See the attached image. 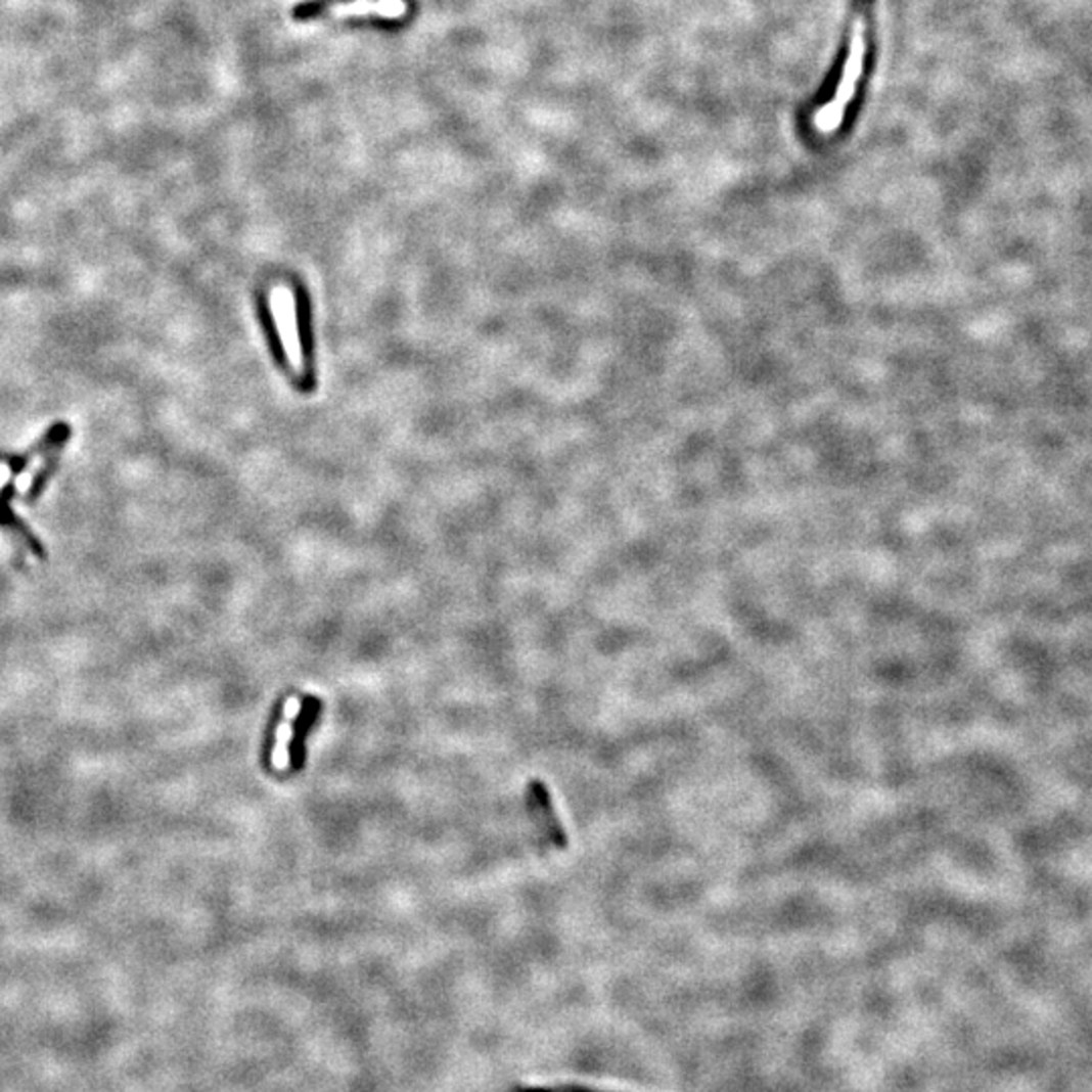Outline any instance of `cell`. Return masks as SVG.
<instances>
[{"mask_svg":"<svg viewBox=\"0 0 1092 1092\" xmlns=\"http://www.w3.org/2000/svg\"><path fill=\"white\" fill-rule=\"evenodd\" d=\"M864 59H866V16L860 10L856 12V18H854L844 76L839 78L833 99L816 113V126L821 132H833L841 124L844 111L858 88V80L864 70Z\"/></svg>","mask_w":1092,"mask_h":1092,"instance_id":"6da1fadb","label":"cell"},{"mask_svg":"<svg viewBox=\"0 0 1092 1092\" xmlns=\"http://www.w3.org/2000/svg\"><path fill=\"white\" fill-rule=\"evenodd\" d=\"M320 709H322V702L318 698L310 696V698L304 700V709L300 713V719L295 721L293 738H291V746H289L291 769L293 771H300L304 767V761H306V738H308V732L312 730V727L318 721V717H320Z\"/></svg>","mask_w":1092,"mask_h":1092,"instance_id":"3957f363","label":"cell"},{"mask_svg":"<svg viewBox=\"0 0 1092 1092\" xmlns=\"http://www.w3.org/2000/svg\"><path fill=\"white\" fill-rule=\"evenodd\" d=\"M516 1092H518V1091H516Z\"/></svg>","mask_w":1092,"mask_h":1092,"instance_id":"5b68a950","label":"cell"},{"mask_svg":"<svg viewBox=\"0 0 1092 1092\" xmlns=\"http://www.w3.org/2000/svg\"><path fill=\"white\" fill-rule=\"evenodd\" d=\"M409 12L407 0H349L334 2L328 8L332 18H357V16H378L386 20H399Z\"/></svg>","mask_w":1092,"mask_h":1092,"instance_id":"7a4b0ae2","label":"cell"},{"mask_svg":"<svg viewBox=\"0 0 1092 1092\" xmlns=\"http://www.w3.org/2000/svg\"><path fill=\"white\" fill-rule=\"evenodd\" d=\"M529 802H531L533 812H541V814H543L546 831H548V835H550V841H552L556 848H566V846H568V837H566V833L562 831L560 821H558L556 814H554L550 793H548V789H546L541 781H533V783L529 785Z\"/></svg>","mask_w":1092,"mask_h":1092,"instance_id":"277c9868","label":"cell"}]
</instances>
